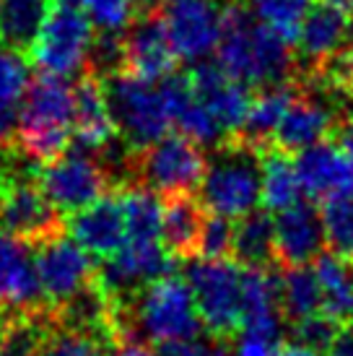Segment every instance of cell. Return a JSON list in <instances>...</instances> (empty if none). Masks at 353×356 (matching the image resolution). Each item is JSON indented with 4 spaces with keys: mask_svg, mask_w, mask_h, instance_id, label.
Returning a JSON list of instances; mask_svg holds the SVG:
<instances>
[{
    "mask_svg": "<svg viewBox=\"0 0 353 356\" xmlns=\"http://www.w3.org/2000/svg\"><path fill=\"white\" fill-rule=\"evenodd\" d=\"M125 73L146 83H161L176 73V52L161 13L138 16L122 37Z\"/></svg>",
    "mask_w": 353,
    "mask_h": 356,
    "instance_id": "obj_12",
    "label": "cell"
},
{
    "mask_svg": "<svg viewBox=\"0 0 353 356\" xmlns=\"http://www.w3.org/2000/svg\"><path fill=\"white\" fill-rule=\"evenodd\" d=\"M275 356H325L320 351H312V348H304V346H296V343H284V346L275 351Z\"/></svg>",
    "mask_w": 353,
    "mask_h": 356,
    "instance_id": "obj_43",
    "label": "cell"
},
{
    "mask_svg": "<svg viewBox=\"0 0 353 356\" xmlns=\"http://www.w3.org/2000/svg\"><path fill=\"white\" fill-rule=\"evenodd\" d=\"M73 97H76V118H73V146L70 149L99 156L117 138V128L109 112L101 79L83 73L73 83Z\"/></svg>",
    "mask_w": 353,
    "mask_h": 356,
    "instance_id": "obj_19",
    "label": "cell"
},
{
    "mask_svg": "<svg viewBox=\"0 0 353 356\" xmlns=\"http://www.w3.org/2000/svg\"><path fill=\"white\" fill-rule=\"evenodd\" d=\"M338 143V149L343 151L345 156L353 159V125H343V122H338V128H335L333 138Z\"/></svg>",
    "mask_w": 353,
    "mask_h": 356,
    "instance_id": "obj_42",
    "label": "cell"
},
{
    "mask_svg": "<svg viewBox=\"0 0 353 356\" xmlns=\"http://www.w3.org/2000/svg\"><path fill=\"white\" fill-rule=\"evenodd\" d=\"M278 348H273L270 343H265L260 338L252 336H242L239 343L234 346V356H275Z\"/></svg>",
    "mask_w": 353,
    "mask_h": 356,
    "instance_id": "obj_39",
    "label": "cell"
},
{
    "mask_svg": "<svg viewBox=\"0 0 353 356\" xmlns=\"http://www.w3.org/2000/svg\"><path fill=\"white\" fill-rule=\"evenodd\" d=\"M174 128L179 136L195 140L200 149H218V146L229 138V133H226V130L221 128V122L211 115V109H208L206 104H200L197 99L174 120Z\"/></svg>",
    "mask_w": 353,
    "mask_h": 356,
    "instance_id": "obj_33",
    "label": "cell"
},
{
    "mask_svg": "<svg viewBox=\"0 0 353 356\" xmlns=\"http://www.w3.org/2000/svg\"><path fill=\"white\" fill-rule=\"evenodd\" d=\"M327 237L320 208L312 200L296 203L275 216V263L281 268H299L317 263L325 255Z\"/></svg>",
    "mask_w": 353,
    "mask_h": 356,
    "instance_id": "obj_15",
    "label": "cell"
},
{
    "mask_svg": "<svg viewBox=\"0 0 353 356\" xmlns=\"http://www.w3.org/2000/svg\"><path fill=\"white\" fill-rule=\"evenodd\" d=\"M55 6H68V8H81L83 6V0H52Z\"/></svg>",
    "mask_w": 353,
    "mask_h": 356,
    "instance_id": "obj_46",
    "label": "cell"
},
{
    "mask_svg": "<svg viewBox=\"0 0 353 356\" xmlns=\"http://www.w3.org/2000/svg\"><path fill=\"white\" fill-rule=\"evenodd\" d=\"M164 200V224L161 242L176 260H195L197 242L203 234V224L208 218V208L197 195H172Z\"/></svg>",
    "mask_w": 353,
    "mask_h": 356,
    "instance_id": "obj_21",
    "label": "cell"
},
{
    "mask_svg": "<svg viewBox=\"0 0 353 356\" xmlns=\"http://www.w3.org/2000/svg\"><path fill=\"white\" fill-rule=\"evenodd\" d=\"M115 193L120 195V203L125 211L128 239H161V224H164L161 195L143 185H128Z\"/></svg>",
    "mask_w": 353,
    "mask_h": 356,
    "instance_id": "obj_29",
    "label": "cell"
},
{
    "mask_svg": "<svg viewBox=\"0 0 353 356\" xmlns=\"http://www.w3.org/2000/svg\"><path fill=\"white\" fill-rule=\"evenodd\" d=\"M340 330H343V325H338L333 317L320 312V315L291 323V343L312 348V351H320V354L327 356V351L335 343V338H338Z\"/></svg>",
    "mask_w": 353,
    "mask_h": 356,
    "instance_id": "obj_36",
    "label": "cell"
},
{
    "mask_svg": "<svg viewBox=\"0 0 353 356\" xmlns=\"http://www.w3.org/2000/svg\"><path fill=\"white\" fill-rule=\"evenodd\" d=\"M278 289H281V309L286 320L296 323L322 312V289L314 266L284 268L278 273Z\"/></svg>",
    "mask_w": 353,
    "mask_h": 356,
    "instance_id": "obj_28",
    "label": "cell"
},
{
    "mask_svg": "<svg viewBox=\"0 0 353 356\" xmlns=\"http://www.w3.org/2000/svg\"><path fill=\"white\" fill-rule=\"evenodd\" d=\"M0 232L40 248L49 239L68 234L65 218L42 193L40 179L0 182Z\"/></svg>",
    "mask_w": 353,
    "mask_h": 356,
    "instance_id": "obj_8",
    "label": "cell"
},
{
    "mask_svg": "<svg viewBox=\"0 0 353 356\" xmlns=\"http://www.w3.org/2000/svg\"><path fill=\"white\" fill-rule=\"evenodd\" d=\"M76 97L65 79L40 76L31 81L19 112V149L37 164H49L68 154L73 140Z\"/></svg>",
    "mask_w": 353,
    "mask_h": 356,
    "instance_id": "obj_2",
    "label": "cell"
},
{
    "mask_svg": "<svg viewBox=\"0 0 353 356\" xmlns=\"http://www.w3.org/2000/svg\"><path fill=\"white\" fill-rule=\"evenodd\" d=\"M42 356H52V354H49V348H44V354H42Z\"/></svg>",
    "mask_w": 353,
    "mask_h": 356,
    "instance_id": "obj_47",
    "label": "cell"
},
{
    "mask_svg": "<svg viewBox=\"0 0 353 356\" xmlns=\"http://www.w3.org/2000/svg\"><path fill=\"white\" fill-rule=\"evenodd\" d=\"M107 356H156L154 348L148 343H140V341H120L109 348Z\"/></svg>",
    "mask_w": 353,
    "mask_h": 356,
    "instance_id": "obj_40",
    "label": "cell"
},
{
    "mask_svg": "<svg viewBox=\"0 0 353 356\" xmlns=\"http://www.w3.org/2000/svg\"><path fill=\"white\" fill-rule=\"evenodd\" d=\"M296 172L302 193L309 200L353 198V159L338 149L335 140H322L296 154Z\"/></svg>",
    "mask_w": 353,
    "mask_h": 356,
    "instance_id": "obj_17",
    "label": "cell"
},
{
    "mask_svg": "<svg viewBox=\"0 0 353 356\" xmlns=\"http://www.w3.org/2000/svg\"><path fill=\"white\" fill-rule=\"evenodd\" d=\"M55 325L52 309L10 315L0 333V356H42Z\"/></svg>",
    "mask_w": 353,
    "mask_h": 356,
    "instance_id": "obj_27",
    "label": "cell"
},
{
    "mask_svg": "<svg viewBox=\"0 0 353 356\" xmlns=\"http://www.w3.org/2000/svg\"><path fill=\"white\" fill-rule=\"evenodd\" d=\"M206 333L197 315L195 297L185 276H167L148 284L120 317V341L176 343L195 341Z\"/></svg>",
    "mask_w": 353,
    "mask_h": 356,
    "instance_id": "obj_1",
    "label": "cell"
},
{
    "mask_svg": "<svg viewBox=\"0 0 353 356\" xmlns=\"http://www.w3.org/2000/svg\"><path fill=\"white\" fill-rule=\"evenodd\" d=\"M234 218L218 216L208 211V218L203 224V234L197 242V257L200 260H231L234 252Z\"/></svg>",
    "mask_w": 353,
    "mask_h": 356,
    "instance_id": "obj_35",
    "label": "cell"
},
{
    "mask_svg": "<svg viewBox=\"0 0 353 356\" xmlns=\"http://www.w3.org/2000/svg\"><path fill=\"white\" fill-rule=\"evenodd\" d=\"M351 29H353V16L343 10L325 6V3H314L309 16H306L304 26H302V37H299V76H309L314 70H320L340 55L343 50L351 47Z\"/></svg>",
    "mask_w": 353,
    "mask_h": 356,
    "instance_id": "obj_18",
    "label": "cell"
},
{
    "mask_svg": "<svg viewBox=\"0 0 353 356\" xmlns=\"http://www.w3.org/2000/svg\"><path fill=\"white\" fill-rule=\"evenodd\" d=\"M299 94H302L299 79L281 83V86H270V89L257 91L245 125H242V130L236 136L245 143H249V146H255V149L270 146L281 120L286 118V112L291 109V104L296 102Z\"/></svg>",
    "mask_w": 353,
    "mask_h": 356,
    "instance_id": "obj_22",
    "label": "cell"
},
{
    "mask_svg": "<svg viewBox=\"0 0 353 356\" xmlns=\"http://www.w3.org/2000/svg\"><path fill=\"white\" fill-rule=\"evenodd\" d=\"M156 356H229V343L213 336H200L195 341H176L154 346Z\"/></svg>",
    "mask_w": 353,
    "mask_h": 356,
    "instance_id": "obj_38",
    "label": "cell"
},
{
    "mask_svg": "<svg viewBox=\"0 0 353 356\" xmlns=\"http://www.w3.org/2000/svg\"><path fill=\"white\" fill-rule=\"evenodd\" d=\"M314 273L322 289V315L338 325H353V260L325 252L314 263Z\"/></svg>",
    "mask_w": 353,
    "mask_h": 356,
    "instance_id": "obj_24",
    "label": "cell"
},
{
    "mask_svg": "<svg viewBox=\"0 0 353 356\" xmlns=\"http://www.w3.org/2000/svg\"><path fill=\"white\" fill-rule=\"evenodd\" d=\"M231 260H236L242 268H257V270L278 266L275 263V218L270 216V211L257 208L249 216L236 221Z\"/></svg>",
    "mask_w": 353,
    "mask_h": 356,
    "instance_id": "obj_25",
    "label": "cell"
},
{
    "mask_svg": "<svg viewBox=\"0 0 353 356\" xmlns=\"http://www.w3.org/2000/svg\"><path fill=\"white\" fill-rule=\"evenodd\" d=\"M260 151L263 149L249 146L239 136H229L218 149H213L203 185L197 190V198L211 213L239 221L257 211L263 195Z\"/></svg>",
    "mask_w": 353,
    "mask_h": 356,
    "instance_id": "obj_3",
    "label": "cell"
},
{
    "mask_svg": "<svg viewBox=\"0 0 353 356\" xmlns=\"http://www.w3.org/2000/svg\"><path fill=\"white\" fill-rule=\"evenodd\" d=\"M242 278L236 260H187V284L208 336L231 341L242 333Z\"/></svg>",
    "mask_w": 353,
    "mask_h": 356,
    "instance_id": "obj_5",
    "label": "cell"
},
{
    "mask_svg": "<svg viewBox=\"0 0 353 356\" xmlns=\"http://www.w3.org/2000/svg\"><path fill=\"white\" fill-rule=\"evenodd\" d=\"M221 13L224 6L218 0H167L161 19L167 24L176 58L197 63L216 50L221 40Z\"/></svg>",
    "mask_w": 353,
    "mask_h": 356,
    "instance_id": "obj_11",
    "label": "cell"
},
{
    "mask_svg": "<svg viewBox=\"0 0 353 356\" xmlns=\"http://www.w3.org/2000/svg\"><path fill=\"white\" fill-rule=\"evenodd\" d=\"M335 128H338V120L330 112V107L325 102L314 99L302 86V94L296 97V102L275 130L273 146L294 156V154H302V151L312 149L322 140H330Z\"/></svg>",
    "mask_w": 353,
    "mask_h": 356,
    "instance_id": "obj_20",
    "label": "cell"
},
{
    "mask_svg": "<svg viewBox=\"0 0 353 356\" xmlns=\"http://www.w3.org/2000/svg\"><path fill=\"white\" fill-rule=\"evenodd\" d=\"M320 3H325V6H333V8L343 10V13L353 16V0H320Z\"/></svg>",
    "mask_w": 353,
    "mask_h": 356,
    "instance_id": "obj_45",
    "label": "cell"
},
{
    "mask_svg": "<svg viewBox=\"0 0 353 356\" xmlns=\"http://www.w3.org/2000/svg\"><path fill=\"white\" fill-rule=\"evenodd\" d=\"M208 172L206 151L195 140L179 133L151 143L148 149L136 151L133 179L136 185L154 190L161 198L172 195H195Z\"/></svg>",
    "mask_w": 353,
    "mask_h": 356,
    "instance_id": "obj_6",
    "label": "cell"
},
{
    "mask_svg": "<svg viewBox=\"0 0 353 356\" xmlns=\"http://www.w3.org/2000/svg\"><path fill=\"white\" fill-rule=\"evenodd\" d=\"M83 13L101 34H125L138 19L136 0H83Z\"/></svg>",
    "mask_w": 353,
    "mask_h": 356,
    "instance_id": "obj_34",
    "label": "cell"
},
{
    "mask_svg": "<svg viewBox=\"0 0 353 356\" xmlns=\"http://www.w3.org/2000/svg\"><path fill=\"white\" fill-rule=\"evenodd\" d=\"M34 250L37 276L49 309H60L97 278V266L86 250H81L68 234L49 239Z\"/></svg>",
    "mask_w": 353,
    "mask_h": 356,
    "instance_id": "obj_10",
    "label": "cell"
},
{
    "mask_svg": "<svg viewBox=\"0 0 353 356\" xmlns=\"http://www.w3.org/2000/svg\"><path fill=\"white\" fill-rule=\"evenodd\" d=\"M260 161H263V203L265 211H275L284 213L296 203H302V182H299V172H296V156L281 151L278 146H265L260 151Z\"/></svg>",
    "mask_w": 353,
    "mask_h": 356,
    "instance_id": "obj_23",
    "label": "cell"
},
{
    "mask_svg": "<svg viewBox=\"0 0 353 356\" xmlns=\"http://www.w3.org/2000/svg\"><path fill=\"white\" fill-rule=\"evenodd\" d=\"M0 309L8 315H29L49 309L34 263V250L0 232Z\"/></svg>",
    "mask_w": 353,
    "mask_h": 356,
    "instance_id": "obj_13",
    "label": "cell"
},
{
    "mask_svg": "<svg viewBox=\"0 0 353 356\" xmlns=\"http://www.w3.org/2000/svg\"><path fill=\"white\" fill-rule=\"evenodd\" d=\"M91 42H94V31L83 10L52 6L44 26L26 55L42 76H55L65 81L70 76L81 79L86 73Z\"/></svg>",
    "mask_w": 353,
    "mask_h": 356,
    "instance_id": "obj_7",
    "label": "cell"
},
{
    "mask_svg": "<svg viewBox=\"0 0 353 356\" xmlns=\"http://www.w3.org/2000/svg\"><path fill=\"white\" fill-rule=\"evenodd\" d=\"M327 356H353V325H345L338 338H335V343L330 346Z\"/></svg>",
    "mask_w": 353,
    "mask_h": 356,
    "instance_id": "obj_41",
    "label": "cell"
},
{
    "mask_svg": "<svg viewBox=\"0 0 353 356\" xmlns=\"http://www.w3.org/2000/svg\"><path fill=\"white\" fill-rule=\"evenodd\" d=\"M247 6L265 29L281 37L288 47H296L314 0H247Z\"/></svg>",
    "mask_w": 353,
    "mask_h": 356,
    "instance_id": "obj_30",
    "label": "cell"
},
{
    "mask_svg": "<svg viewBox=\"0 0 353 356\" xmlns=\"http://www.w3.org/2000/svg\"><path fill=\"white\" fill-rule=\"evenodd\" d=\"M47 348L52 356H107L109 351L107 343H101L97 338L73 333V330H63L58 325L49 336Z\"/></svg>",
    "mask_w": 353,
    "mask_h": 356,
    "instance_id": "obj_37",
    "label": "cell"
},
{
    "mask_svg": "<svg viewBox=\"0 0 353 356\" xmlns=\"http://www.w3.org/2000/svg\"><path fill=\"white\" fill-rule=\"evenodd\" d=\"M29 65L21 52L0 47V112H21L24 97L29 91Z\"/></svg>",
    "mask_w": 353,
    "mask_h": 356,
    "instance_id": "obj_32",
    "label": "cell"
},
{
    "mask_svg": "<svg viewBox=\"0 0 353 356\" xmlns=\"http://www.w3.org/2000/svg\"><path fill=\"white\" fill-rule=\"evenodd\" d=\"M101 86L117 136L130 149H148L151 143L167 138L169 130L174 128L158 83H146L128 73H117L101 79Z\"/></svg>",
    "mask_w": 353,
    "mask_h": 356,
    "instance_id": "obj_4",
    "label": "cell"
},
{
    "mask_svg": "<svg viewBox=\"0 0 353 356\" xmlns=\"http://www.w3.org/2000/svg\"><path fill=\"white\" fill-rule=\"evenodd\" d=\"M65 227L70 239L81 250H86L88 255L99 257L101 263L112 260L128 245V224H125V211L117 193H109L94 206L68 216Z\"/></svg>",
    "mask_w": 353,
    "mask_h": 356,
    "instance_id": "obj_14",
    "label": "cell"
},
{
    "mask_svg": "<svg viewBox=\"0 0 353 356\" xmlns=\"http://www.w3.org/2000/svg\"><path fill=\"white\" fill-rule=\"evenodd\" d=\"M40 188L49 203L68 216L115 193L99 159L76 149L40 169Z\"/></svg>",
    "mask_w": 353,
    "mask_h": 356,
    "instance_id": "obj_9",
    "label": "cell"
},
{
    "mask_svg": "<svg viewBox=\"0 0 353 356\" xmlns=\"http://www.w3.org/2000/svg\"><path fill=\"white\" fill-rule=\"evenodd\" d=\"M330 252L353 260V198H333L320 206Z\"/></svg>",
    "mask_w": 353,
    "mask_h": 356,
    "instance_id": "obj_31",
    "label": "cell"
},
{
    "mask_svg": "<svg viewBox=\"0 0 353 356\" xmlns=\"http://www.w3.org/2000/svg\"><path fill=\"white\" fill-rule=\"evenodd\" d=\"M52 6V0H0V47L29 52Z\"/></svg>",
    "mask_w": 353,
    "mask_h": 356,
    "instance_id": "obj_26",
    "label": "cell"
},
{
    "mask_svg": "<svg viewBox=\"0 0 353 356\" xmlns=\"http://www.w3.org/2000/svg\"><path fill=\"white\" fill-rule=\"evenodd\" d=\"M190 81H192L197 102L211 109V115L221 122V128L229 136H236L245 125L252 102H255L252 89L229 79L216 60L197 63L195 68L190 70Z\"/></svg>",
    "mask_w": 353,
    "mask_h": 356,
    "instance_id": "obj_16",
    "label": "cell"
},
{
    "mask_svg": "<svg viewBox=\"0 0 353 356\" xmlns=\"http://www.w3.org/2000/svg\"><path fill=\"white\" fill-rule=\"evenodd\" d=\"M167 0H136L138 16H151V13H161Z\"/></svg>",
    "mask_w": 353,
    "mask_h": 356,
    "instance_id": "obj_44",
    "label": "cell"
}]
</instances>
